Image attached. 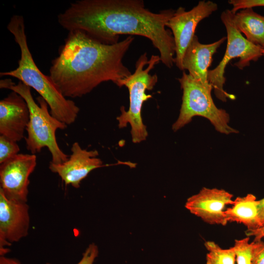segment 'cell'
I'll list each match as a JSON object with an SVG mask.
<instances>
[{
	"mask_svg": "<svg viewBox=\"0 0 264 264\" xmlns=\"http://www.w3.org/2000/svg\"><path fill=\"white\" fill-rule=\"evenodd\" d=\"M71 152L66 161L58 164L50 162L49 165V170L57 174L66 185L78 188L92 170L109 165L103 164L96 150L83 149L77 142L72 144Z\"/></svg>",
	"mask_w": 264,
	"mask_h": 264,
	"instance_id": "8fae6325",
	"label": "cell"
},
{
	"mask_svg": "<svg viewBox=\"0 0 264 264\" xmlns=\"http://www.w3.org/2000/svg\"><path fill=\"white\" fill-rule=\"evenodd\" d=\"M0 264H21L17 260L1 256L0 258Z\"/></svg>",
	"mask_w": 264,
	"mask_h": 264,
	"instance_id": "d4e9b609",
	"label": "cell"
},
{
	"mask_svg": "<svg viewBox=\"0 0 264 264\" xmlns=\"http://www.w3.org/2000/svg\"><path fill=\"white\" fill-rule=\"evenodd\" d=\"M259 214L263 226H264V198L258 200Z\"/></svg>",
	"mask_w": 264,
	"mask_h": 264,
	"instance_id": "cb8c5ba5",
	"label": "cell"
},
{
	"mask_svg": "<svg viewBox=\"0 0 264 264\" xmlns=\"http://www.w3.org/2000/svg\"><path fill=\"white\" fill-rule=\"evenodd\" d=\"M13 84H14L10 79H5L1 80L0 81V87L1 88H7Z\"/></svg>",
	"mask_w": 264,
	"mask_h": 264,
	"instance_id": "484cf974",
	"label": "cell"
},
{
	"mask_svg": "<svg viewBox=\"0 0 264 264\" xmlns=\"http://www.w3.org/2000/svg\"><path fill=\"white\" fill-rule=\"evenodd\" d=\"M20 147L17 142L4 135H0V164L19 154Z\"/></svg>",
	"mask_w": 264,
	"mask_h": 264,
	"instance_id": "d6986e66",
	"label": "cell"
},
{
	"mask_svg": "<svg viewBox=\"0 0 264 264\" xmlns=\"http://www.w3.org/2000/svg\"><path fill=\"white\" fill-rule=\"evenodd\" d=\"M259 201L255 195L248 194L237 197L232 206L224 211L227 221L242 223L247 231L257 230L263 227L259 214Z\"/></svg>",
	"mask_w": 264,
	"mask_h": 264,
	"instance_id": "9a60e30c",
	"label": "cell"
},
{
	"mask_svg": "<svg viewBox=\"0 0 264 264\" xmlns=\"http://www.w3.org/2000/svg\"><path fill=\"white\" fill-rule=\"evenodd\" d=\"M160 61V56L153 55L148 60L147 53L145 52L136 61L133 73L116 84L119 87H126L130 96L129 110L126 111L122 107L121 114L117 117L118 126L122 128L126 127L128 123L130 124L134 143L145 140L148 136L146 126L141 117V109L144 102L152 97V95L146 93V90H152L158 80L157 75H151L150 72Z\"/></svg>",
	"mask_w": 264,
	"mask_h": 264,
	"instance_id": "5b68a950",
	"label": "cell"
},
{
	"mask_svg": "<svg viewBox=\"0 0 264 264\" xmlns=\"http://www.w3.org/2000/svg\"><path fill=\"white\" fill-rule=\"evenodd\" d=\"M218 9V5L210 0L199 1L189 11L178 7L167 24L170 28L175 44V64L180 70L182 69V60L185 51L195 35L199 22L209 17Z\"/></svg>",
	"mask_w": 264,
	"mask_h": 264,
	"instance_id": "ba28073f",
	"label": "cell"
},
{
	"mask_svg": "<svg viewBox=\"0 0 264 264\" xmlns=\"http://www.w3.org/2000/svg\"><path fill=\"white\" fill-rule=\"evenodd\" d=\"M228 2L232 5L231 11L233 14H236L241 9L264 6V0H230Z\"/></svg>",
	"mask_w": 264,
	"mask_h": 264,
	"instance_id": "ffe728a7",
	"label": "cell"
},
{
	"mask_svg": "<svg viewBox=\"0 0 264 264\" xmlns=\"http://www.w3.org/2000/svg\"><path fill=\"white\" fill-rule=\"evenodd\" d=\"M8 89L20 94L28 107L29 120L26 129L27 136L25 137L27 149L35 154L46 147L51 154V162L58 164L66 161L69 156L58 145L56 132L59 129H65L67 125L51 115L47 103L41 96L37 98L36 103L31 94V88L24 84L19 81Z\"/></svg>",
	"mask_w": 264,
	"mask_h": 264,
	"instance_id": "277c9868",
	"label": "cell"
},
{
	"mask_svg": "<svg viewBox=\"0 0 264 264\" xmlns=\"http://www.w3.org/2000/svg\"><path fill=\"white\" fill-rule=\"evenodd\" d=\"M178 80L183 95L178 117L172 126L175 132L190 122L194 116H199L209 120L220 133L238 132L228 125L230 118L228 113L217 108L214 103L211 96L213 88L204 87L184 71Z\"/></svg>",
	"mask_w": 264,
	"mask_h": 264,
	"instance_id": "8992f818",
	"label": "cell"
},
{
	"mask_svg": "<svg viewBox=\"0 0 264 264\" xmlns=\"http://www.w3.org/2000/svg\"><path fill=\"white\" fill-rule=\"evenodd\" d=\"M246 234L249 237H254V241H261L262 239H264V226L255 230L247 231Z\"/></svg>",
	"mask_w": 264,
	"mask_h": 264,
	"instance_id": "603a6c76",
	"label": "cell"
},
{
	"mask_svg": "<svg viewBox=\"0 0 264 264\" xmlns=\"http://www.w3.org/2000/svg\"><path fill=\"white\" fill-rule=\"evenodd\" d=\"M234 21L248 41L264 49V16L255 12L253 8H248L235 14Z\"/></svg>",
	"mask_w": 264,
	"mask_h": 264,
	"instance_id": "2e32d148",
	"label": "cell"
},
{
	"mask_svg": "<svg viewBox=\"0 0 264 264\" xmlns=\"http://www.w3.org/2000/svg\"><path fill=\"white\" fill-rule=\"evenodd\" d=\"M30 224L29 206L26 202L7 198L0 191V254L28 235Z\"/></svg>",
	"mask_w": 264,
	"mask_h": 264,
	"instance_id": "30bf717a",
	"label": "cell"
},
{
	"mask_svg": "<svg viewBox=\"0 0 264 264\" xmlns=\"http://www.w3.org/2000/svg\"><path fill=\"white\" fill-rule=\"evenodd\" d=\"M255 242H249L247 237L242 239L235 240L232 247L236 255L237 264H252Z\"/></svg>",
	"mask_w": 264,
	"mask_h": 264,
	"instance_id": "ac0fdd59",
	"label": "cell"
},
{
	"mask_svg": "<svg viewBox=\"0 0 264 264\" xmlns=\"http://www.w3.org/2000/svg\"><path fill=\"white\" fill-rule=\"evenodd\" d=\"M204 246L208 251L206 264H235L236 255L232 247L223 249L212 241L205 242Z\"/></svg>",
	"mask_w": 264,
	"mask_h": 264,
	"instance_id": "e0dca14e",
	"label": "cell"
},
{
	"mask_svg": "<svg viewBox=\"0 0 264 264\" xmlns=\"http://www.w3.org/2000/svg\"><path fill=\"white\" fill-rule=\"evenodd\" d=\"M98 255V247L95 244L92 243L85 250L82 259L77 264H93Z\"/></svg>",
	"mask_w": 264,
	"mask_h": 264,
	"instance_id": "44dd1931",
	"label": "cell"
},
{
	"mask_svg": "<svg viewBox=\"0 0 264 264\" xmlns=\"http://www.w3.org/2000/svg\"><path fill=\"white\" fill-rule=\"evenodd\" d=\"M37 164L34 154H18L0 166V191L8 199L26 202L29 176Z\"/></svg>",
	"mask_w": 264,
	"mask_h": 264,
	"instance_id": "9c48e42d",
	"label": "cell"
},
{
	"mask_svg": "<svg viewBox=\"0 0 264 264\" xmlns=\"http://www.w3.org/2000/svg\"><path fill=\"white\" fill-rule=\"evenodd\" d=\"M7 28L20 47L21 58L16 69L1 72L0 76L16 78L33 88L47 103L53 116L67 125L73 123L80 109L62 94L50 76L44 74L35 64L28 46L23 17L13 15Z\"/></svg>",
	"mask_w": 264,
	"mask_h": 264,
	"instance_id": "3957f363",
	"label": "cell"
},
{
	"mask_svg": "<svg viewBox=\"0 0 264 264\" xmlns=\"http://www.w3.org/2000/svg\"><path fill=\"white\" fill-rule=\"evenodd\" d=\"M263 56H264V54H263Z\"/></svg>",
	"mask_w": 264,
	"mask_h": 264,
	"instance_id": "4316f807",
	"label": "cell"
},
{
	"mask_svg": "<svg viewBox=\"0 0 264 264\" xmlns=\"http://www.w3.org/2000/svg\"><path fill=\"white\" fill-rule=\"evenodd\" d=\"M29 120V110L24 99L12 91L0 101V134L18 142L24 137Z\"/></svg>",
	"mask_w": 264,
	"mask_h": 264,
	"instance_id": "4fadbf2b",
	"label": "cell"
},
{
	"mask_svg": "<svg viewBox=\"0 0 264 264\" xmlns=\"http://www.w3.org/2000/svg\"><path fill=\"white\" fill-rule=\"evenodd\" d=\"M134 38L129 36L108 44L81 30L69 31L49 76L65 97H81L103 82L115 85L132 74L123 59Z\"/></svg>",
	"mask_w": 264,
	"mask_h": 264,
	"instance_id": "7a4b0ae2",
	"label": "cell"
},
{
	"mask_svg": "<svg viewBox=\"0 0 264 264\" xmlns=\"http://www.w3.org/2000/svg\"><path fill=\"white\" fill-rule=\"evenodd\" d=\"M234 15L231 10L226 9L221 14L220 18L227 32V46L224 55L214 69L209 70L208 80L212 86L216 97L223 102L227 98L234 100L235 95L227 92L223 88L226 79L225 69L230 60L239 58L234 65L240 69L249 66L251 61H257L263 56L264 49L244 38L237 28Z\"/></svg>",
	"mask_w": 264,
	"mask_h": 264,
	"instance_id": "52a82bcc",
	"label": "cell"
},
{
	"mask_svg": "<svg viewBox=\"0 0 264 264\" xmlns=\"http://www.w3.org/2000/svg\"><path fill=\"white\" fill-rule=\"evenodd\" d=\"M254 242L255 245L252 264H264V241Z\"/></svg>",
	"mask_w": 264,
	"mask_h": 264,
	"instance_id": "7402d4cb",
	"label": "cell"
},
{
	"mask_svg": "<svg viewBox=\"0 0 264 264\" xmlns=\"http://www.w3.org/2000/svg\"><path fill=\"white\" fill-rule=\"evenodd\" d=\"M175 12L172 9L152 12L142 0H79L59 14L58 21L68 31L81 30L108 44L117 43L122 34L146 37L158 50L161 62L171 68L176 47L166 26Z\"/></svg>",
	"mask_w": 264,
	"mask_h": 264,
	"instance_id": "6da1fadb",
	"label": "cell"
},
{
	"mask_svg": "<svg viewBox=\"0 0 264 264\" xmlns=\"http://www.w3.org/2000/svg\"><path fill=\"white\" fill-rule=\"evenodd\" d=\"M233 197L223 189L203 187L187 199L185 207L206 223L225 225L228 222L223 209L225 205L233 204Z\"/></svg>",
	"mask_w": 264,
	"mask_h": 264,
	"instance_id": "7c38bea8",
	"label": "cell"
},
{
	"mask_svg": "<svg viewBox=\"0 0 264 264\" xmlns=\"http://www.w3.org/2000/svg\"><path fill=\"white\" fill-rule=\"evenodd\" d=\"M226 39V37H223L213 43L202 44L195 35L184 53L183 70H187L190 76L204 87L213 88L208 80V68L212 63L213 55Z\"/></svg>",
	"mask_w": 264,
	"mask_h": 264,
	"instance_id": "5bb4252c",
	"label": "cell"
}]
</instances>
